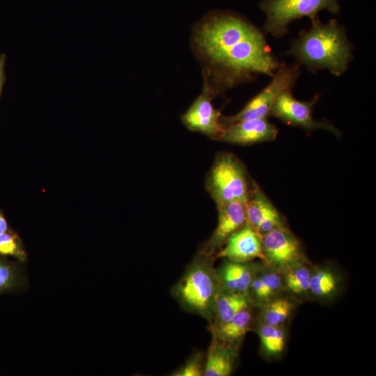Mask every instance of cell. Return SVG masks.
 <instances>
[{
	"instance_id": "cell-1",
	"label": "cell",
	"mask_w": 376,
	"mask_h": 376,
	"mask_svg": "<svg viewBox=\"0 0 376 376\" xmlns=\"http://www.w3.org/2000/svg\"><path fill=\"white\" fill-rule=\"evenodd\" d=\"M193 38L196 52L207 64L205 79L217 94L258 74L272 77L281 65L263 31L228 11L208 14Z\"/></svg>"
},
{
	"instance_id": "cell-2",
	"label": "cell",
	"mask_w": 376,
	"mask_h": 376,
	"mask_svg": "<svg viewBox=\"0 0 376 376\" xmlns=\"http://www.w3.org/2000/svg\"><path fill=\"white\" fill-rule=\"evenodd\" d=\"M311 23L310 29L301 31L292 42L287 54L311 72L328 70L335 76L342 75L352 59V46L344 27L335 19L322 24L318 17Z\"/></svg>"
},
{
	"instance_id": "cell-3",
	"label": "cell",
	"mask_w": 376,
	"mask_h": 376,
	"mask_svg": "<svg viewBox=\"0 0 376 376\" xmlns=\"http://www.w3.org/2000/svg\"><path fill=\"white\" fill-rule=\"evenodd\" d=\"M250 186L242 161L229 152L217 154L206 180V188L216 205L235 201L246 203Z\"/></svg>"
},
{
	"instance_id": "cell-4",
	"label": "cell",
	"mask_w": 376,
	"mask_h": 376,
	"mask_svg": "<svg viewBox=\"0 0 376 376\" xmlns=\"http://www.w3.org/2000/svg\"><path fill=\"white\" fill-rule=\"evenodd\" d=\"M260 7L266 15L265 32L276 38L285 36L294 20L308 17L313 22L320 10L332 14L340 11L337 0H264Z\"/></svg>"
},
{
	"instance_id": "cell-5",
	"label": "cell",
	"mask_w": 376,
	"mask_h": 376,
	"mask_svg": "<svg viewBox=\"0 0 376 376\" xmlns=\"http://www.w3.org/2000/svg\"><path fill=\"white\" fill-rule=\"evenodd\" d=\"M300 75L299 65H286L281 63L272 80L260 92L249 100L237 113L230 116H221L220 121L224 128L236 122L253 119L267 118L272 107L279 94L292 90Z\"/></svg>"
},
{
	"instance_id": "cell-6",
	"label": "cell",
	"mask_w": 376,
	"mask_h": 376,
	"mask_svg": "<svg viewBox=\"0 0 376 376\" xmlns=\"http://www.w3.org/2000/svg\"><path fill=\"white\" fill-rule=\"evenodd\" d=\"M315 95L311 101H300L294 97L292 90L282 92L276 97L270 111V116L282 122L307 131L323 129L336 136L340 131L327 121H318L313 117V109L319 100Z\"/></svg>"
},
{
	"instance_id": "cell-7",
	"label": "cell",
	"mask_w": 376,
	"mask_h": 376,
	"mask_svg": "<svg viewBox=\"0 0 376 376\" xmlns=\"http://www.w3.org/2000/svg\"><path fill=\"white\" fill-rule=\"evenodd\" d=\"M264 262L281 272L292 265L308 262L299 240L288 226L262 236Z\"/></svg>"
},
{
	"instance_id": "cell-8",
	"label": "cell",
	"mask_w": 376,
	"mask_h": 376,
	"mask_svg": "<svg viewBox=\"0 0 376 376\" xmlns=\"http://www.w3.org/2000/svg\"><path fill=\"white\" fill-rule=\"evenodd\" d=\"M216 95L210 84L204 79L202 93L182 115V121L189 130L220 141L225 128L220 121L221 112L211 102Z\"/></svg>"
},
{
	"instance_id": "cell-9",
	"label": "cell",
	"mask_w": 376,
	"mask_h": 376,
	"mask_svg": "<svg viewBox=\"0 0 376 376\" xmlns=\"http://www.w3.org/2000/svg\"><path fill=\"white\" fill-rule=\"evenodd\" d=\"M246 222L261 237L274 229L287 226L284 217L253 180H251L246 203Z\"/></svg>"
},
{
	"instance_id": "cell-10",
	"label": "cell",
	"mask_w": 376,
	"mask_h": 376,
	"mask_svg": "<svg viewBox=\"0 0 376 376\" xmlns=\"http://www.w3.org/2000/svg\"><path fill=\"white\" fill-rule=\"evenodd\" d=\"M179 294L183 301L196 310H205L212 304L215 286L211 274L205 268H192L179 285Z\"/></svg>"
},
{
	"instance_id": "cell-11",
	"label": "cell",
	"mask_w": 376,
	"mask_h": 376,
	"mask_svg": "<svg viewBox=\"0 0 376 376\" xmlns=\"http://www.w3.org/2000/svg\"><path fill=\"white\" fill-rule=\"evenodd\" d=\"M217 256L237 263H249L256 258L264 261L262 237L246 222L228 239Z\"/></svg>"
},
{
	"instance_id": "cell-12",
	"label": "cell",
	"mask_w": 376,
	"mask_h": 376,
	"mask_svg": "<svg viewBox=\"0 0 376 376\" xmlns=\"http://www.w3.org/2000/svg\"><path fill=\"white\" fill-rule=\"evenodd\" d=\"M278 132L277 127L267 118L248 119L226 127L220 141L237 145H251L274 141Z\"/></svg>"
},
{
	"instance_id": "cell-13",
	"label": "cell",
	"mask_w": 376,
	"mask_h": 376,
	"mask_svg": "<svg viewBox=\"0 0 376 376\" xmlns=\"http://www.w3.org/2000/svg\"><path fill=\"white\" fill-rule=\"evenodd\" d=\"M246 203L235 201L217 205L218 223L207 245L209 252L221 249L246 223Z\"/></svg>"
},
{
	"instance_id": "cell-14",
	"label": "cell",
	"mask_w": 376,
	"mask_h": 376,
	"mask_svg": "<svg viewBox=\"0 0 376 376\" xmlns=\"http://www.w3.org/2000/svg\"><path fill=\"white\" fill-rule=\"evenodd\" d=\"M283 288L281 272L266 264L265 269L256 272L249 290L256 299L265 304Z\"/></svg>"
},
{
	"instance_id": "cell-15",
	"label": "cell",
	"mask_w": 376,
	"mask_h": 376,
	"mask_svg": "<svg viewBox=\"0 0 376 376\" xmlns=\"http://www.w3.org/2000/svg\"><path fill=\"white\" fill-rule=\"evenodd\" d=\"M248 263L228 260L220 272L221 283L227 292L246 294L256 269Z\"/></svg>"
},
{
	"instance_id": "cell-16",
	"label": "cell",
	"mask_w": 376,
	"mask_h": 376,
	"mask_svg": "<svg viewBox=\"0 0 376 376\" xmlns=\"http://www.w3.org/2000/svg\"><path fill=\"white\" fill-rule=\"evenodd\" d=\"M252 313L246 308L235 315L217 328V336L224 344L233 343L241 340L250 328Z\"/></svg>"
},
{
	"instance_id": "cell-17",
	"label": "cell",
	"mask_w": 376,
	"mask_h": 376,
	"mask_svg": "<svg viewBox=\"0 0 376 376\" xmlns=\"http://www.w3.org/2000/svg\"><path fill=\"white\" fill-rule=\"evenodd\" d=\"M339 285V277L334 271L317 268L312 269L308 293L318 299H327L337 292Z\"/></svg>"
},
{
	"instance_id": "cell-18",
	"label": "cell",
	"mask_w": 376,
	"mask_h": 376,
	"mask_svg": "<svg viewBox=\"0 0 376 376\" xmlns=\"http://www.w3.org/2000/svg\"><path fill=\"white\" fill-rule=\"evenodd\" d=\"M233 368V357L226 344H215L208 352L203 375L228 376Z\"/></svg>"
},
{
	"instance_id": "cell-19",
	"label": "cell",
	"mask_w": 376,
	"mask_h": 376,
	"mask_svg": "<svg viewBox=\"0 0 376 376\" xmlns=\"http://www.w3.org/2000/svg\"><path fill=\"white\" fill-rule=\"evenodd\" d=\"M308 262L301 263L281 272L283 287L294 295L301 296L308 293L312 269Z\"/></svg>"
},
{
	"instance_id": "cell-20",
	"label": "cell",
	"mask_w": 376,
	"mask_h": 376,
	"mask_svg": "<svg viewBox=\"0 0 376 376\" xmlns=\"http://www.w3.org/2000/svg\"><path fill=\"white\" fill-rule=\"evenodd\" d=\"M27 279L20 266L0 256V294L24 289Z\"/></svg>"
},
{
	"instance_id": "cell-21",
	"label": "cell",
	"mask_w": 376,
	"mask_h": 376,
	"mask_svg": "<svg viewBox=\"0 0 376 376\" xmlns=\"http://www.w3.org/2000/svg\"><path fill=\"white\" fill-rule=\"evenodd\" d=\"M250 299L246 294L227 292L222 294L216 304L219 325L223 324L240 311L249 308Z\"/></svg>"
},
{
	"instance_id": "cell-22",
	"label": "cell",
	"mask_w": 376,
	"mask_h": 376,
	"mask_svg": "<svg viewBox=\"0 0 376 376\" xmlns=\"http://www.w3.org/2000/svg\"><path fill=\"white\" fill-rule=\"evenodd\" d=\"M263 351L270 356H278L285 346V334L282 326H274L264 322L258 331Z\"/></svg>"
},
{
	"instance_id": "cell-23",
	"label": "cell",
	"mask_w": 376,
	"mask_h": 376,
	"mask_svg": "<svg viewBox=\"0 0 376 376\" xmlns=\"http://www.w3.org/2000/svg\"><path fill=\"white\" fill-rule=\"evenodd\" d=\"M265 304L263 322L274 326H282L290 317L295 306L290 299L281 297H275Z\"/></svg>"
},
{
	"instance_id": "cell-24",
	"label": "cell",
	"mask_w": 376,
	"mask_h": 376,
	"mask_svg": "<svg viewBox=\"0 0 376 376\" xmlns=\"http://www.w3.org/2000/svg\"><path fill=\"white\" fill-rule=\"evenodd\" d=\"M0 256L12 257L19 263H25L28 254L19 235L10 230L0 233Z\"/></svg>"
},
{
	"instance_id": "cell-25",
	"label": "cell",
	"mask_w": 376,
	"mask_h": 376,
	"mask_svg": "<svg viewBox=\"0 0 376 376\" xmlns=\"http://www.w3.org/2000/svg\"><path fill=\"white\" fill-rule=\"evenodd\" d=\"M203 373L198 359L187 362L180 370L175 373V376H201Z\"/></svg>"
},
{
	"instance_id": "cell-26",
	"label": "cell",
	"mask_w": 376,
	"mask_h": 376,
	"mask_svg": "<svg viewBox=\"0 0 376 376\" xmlns=\"http://www.w3.org/2000/svg\"><path fill=\"white\" fill-rule=\"evenodd\" d=\"M6 56L5 54H0V97L2 93L3 86L6 81V72H5V65H6Z\"/></svg>"
},
{
	"instance_id": "cell-27",
	"label": "cell",
	"mask_w": 376,
	"mask_h": 376,
	"mask_svg": "<svg viewBox=\"0 0 376 376\" xmlns=\"http://www.w3.org/2000/svg\"><path fill=\"white\" fill-rule=\"evenodd\" d=\"M10 230L9 226L3 213L0 211V233Z\"/></svg>"
}]
</instances>
